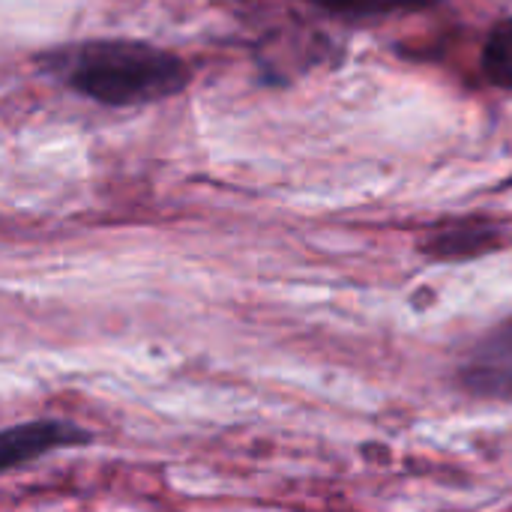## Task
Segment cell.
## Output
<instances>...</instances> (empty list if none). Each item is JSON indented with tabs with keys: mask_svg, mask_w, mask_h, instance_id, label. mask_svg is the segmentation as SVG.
Segmentation results:
<instances>
[{
	"mask_svg": "<svg viewBox=\"0 0 512 512\" xmlns=\"http://www.w3.org/2000/svg\"><path fill=\"white\" fill-rule=\"evenodd\" d=\"M39 63L54 81L105 108L153 105L183 93L192 81L180 54L126 36L66 42L45 51Z\"/></svg>",
	"mask_w": 512,
	"mask_h": 512,
	"instance_id": "cell-1",
	"label": "cell"
},
{
	"mask_svg": "<svg viewBox=\"0 0 512 512\" xmlns=\"http://www.w3.org/2000/svg\"><path fill=\"white\" fill-rule=\"evenodd\" d=\"M453 381L465 396L512 402V315L462 351Z\"/></svg>",
	"mask_w": 512,
	"mask_h": 512,
	"instance_id": "cell-2",
	"label": "cell"
},
{
	"mask_svg": "<svg viewBox=\"0 0 512 512\" xmlns=\"http://www.w3.org/2000/svg\"><path fill=\"white\" fill-rule=\"evenodd\" d=\"M96 435L72 420L60 417H36L27 423H15L0 429V474L27 468L51 453L90 447Z\"/></svg>",
	"mask_w": 512,
	"mask_h": 512,
	"instance_id": "cell-3",
	"label": "cell"
},
{
	"mask_svg": "<svg viewBox=\"0 0 512 512\" xmlns=\"http://www.w3.org/2000/svg\"><path fill=\"white\" fill-rule=\"evenodd\" d=\"M507 243H510V231L501 222L486 216H465V219H447L432 225L417 240V252L435 264H465L504 252Z\"/></svg>",
	"mask_w": 512,
	"mask_h": 512,
	"instance_id": "cell-4",
	"label": "cell"
},
{
	"mask_svg": "<svg viewBox=\"0 0 512 512\" xmlns=\"http://www.w3.org/2000/svg\"><path fill=\"white\" fill-rule=\"evenodd\" d=\"M303 3L342 21H372L402 12H423L438 6L441 0H303Z\"/></svg>",
	"mask_w": 512,
	"mask_h": 512,
	"instance_id": "cell-5",
	"label": "cell"
},
{
	"mask_svg": "<svg viewBox=\"0 0 512 512\" xmlns=\"http://www.w3.org/2000/svg\"><path fill=\"white\" fill-rule=\"evenodd\" d=\"M480 75L486 84L512 93V15L489 27L480 48Z\"/></svg>",
	"mask_w": 512,
	"mask_h": 512,
	"instance_id": "cell-6",
	"label": "cell"
}]
</instances>
